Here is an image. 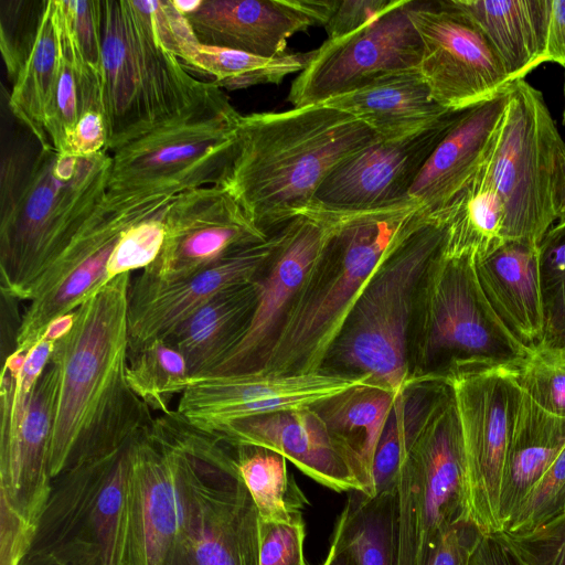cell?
Listing matches in <instances>:
<instances>
[{"label": "cell", "mask_w": 565, "mask_h": 565, "mask_svg": "<svg viewBox=\"0 0 565 565\" xmlns=\"http://www.w3.org/2000/svg\"><path fill=\"white\" fill-rule=\"evenodd\" d=\"M130 273L115 277L75 310L50 358L58 371L49 467L52 480L106 458L152 425L150 407L127 381Z\"/></svg>", "instance_id": "1"}, {"label": "cell", "mask_w": 565, "mask_h": 565, "mask_svg": "<svg viewBox=\"0 0 565 565\" xmlns=\"http://www.w3.org/2000/svg\"><path fill=\"white\" fill-rule=\"evenodd\" d=\"M377 139L362 121L323 104L241 115L234 159L218 185L270 236L310 209L341 161Z\"/></svg>", "instance_id": "2"}, {"label": "cell", "mask_w": 565, "mask_h": 565, "mask_svg": "<svg viewBox=\"0 0 565 565\" xmlns=\"http://www.w3.org/2000/svg\"><path fill=\"white\" fill-rule=\"evenodd\" d=\"M330 215L331 228L320 260L287 313L259 372L290 375L321 371L371 278L429 216L413 199L388 207Z\"/></svg>", "instance_id": "3"}, {"label": "cell", "mask_w": 565, "mask_h": 565, "mask_svg": "<svg viewBox=\"0 0 565 565\" xmlns=\"http://www.w3.org/2000/svg\"><path fill=\"white\" fill-rule=\"evenodd\" d=\"M111 156L74 157L40 147L23 178L1 190V291L18 300L84 226L106 196Z\"/></svg>", "instance_id": "4"}, {"label": "cell", "mask_w": 565, "mask_h": 565, "mask_svg": "<svg viewBox=\"0 0 565 565\" xmlns=\"http://www.w3.org/2000/svg\"><path fill=\"white\" fill-rule=\"evenodd\" d=\"M105 150L168 121L189 107L207 82L177 55L157 1L99 0Z\"/></svg>", "instance_id": "5"}, {"label": "cell", "mask_w": 565, "mask_h": 565, "mask_svg": "<svg viewBox=\"0 0 565 565\" xmlns=\"http://www.w3.org/2000/svg\"><path fill=\"white\" fill-rule=\"evenodd\" d=\"M157 420L180 451L183 513L169 565H259L260 518L234 447L177 412Z\"/></svg>", "instance_id": "6"}, {"label": "cell", "mask_w": 565, "mask_h": 565, "mask_svg": "<svg viewBox=\"0 0 565 565\" xmlns=\"http://www.w3.org/2000/svg\"><path fill=\"white\" fill-rule=\"evenodd\" d=\"M530 352L486 299L475 258L446 256L443 248L415 299L408 345L412 377L514 367Z\"/></svg>", "instance_id": "7"}, {"label": "cell", "mask_w": 565, "mask_h": 565, "mask_svg": "<svg viewBox=\"0 0 565 565\" xmlns=\"http://www.w3.org/2000/svg\"><path fill=\"white\" fill-rule=\"evenodd\" d=\"M445 237L443 221L429 215L397 246L360 295L322 370L365 375L393 392L412 380L408 345L415 299Z\"/></svg>", "instance_id": "8"}, {"label": "cell", "mask_w": 565, "mask_h": 565, "mask_svg": "<svg viewBox=\"0 0 565 565\" xmlns=\"http://www.w3.org/2000/svg\"><path fill=\"white\" fill-rule=\"evenodd\" d=\"M239 114L213 81L168 121L110 152L109 193L218 185L235 154Z\"/></svg>", "instance_id": "9"}, {"label": "cell", "mask_w": 565, "mask_h": 565, "mask_svg": "<svg viewBox=\"0 0 565 565\" xmlns=\"http://www.w3.org/2000/svg\"><path fill=\"white\" fill-rule=\"evenodd\" d=\"M396 495L398 565H428L445 534L471 521L460 425L445 381L419 424Z\"/></svg>", "instance_id": "10"}, {"label": "cell", "mask_w": 565, "mask_h": 565, "mask_svg": "<svg viewBox=\"0 0 565 565\" xmlns=\"http://www.w3.org/2000/svg\"><path fill=\"white\" fill-rule=\"evenodd\" d=\"M561 138L541 92L524 78L511 82L501 124L477 171L502 200L505 241L540 244L556 222L552 174Z\"/></svg>", "instance_id": "11"}, {"label": "cell", "mask_w": 565, "mask_h": 565, "mask_svg": "<svg viewBox=\"0 0 565 565\" xmlns=\"http://www.w3.org/2000/svg\"><path fill=\"white\" fill-rule=\"evenodd\" d=\"M131 440L106 458L53 479L30 551L51 556L62 565H124Z\"/></svg>", "instance_id": "12"}, {"label": "cell", "mask_w": 565, "mask_h": 565, "mask_svg": "<svg viewBox=\"0 0 565 565\" xmlns=\"http://www.w3.org/2000/svg\"><path fill=\"white\" fill-rule=\"evenodd\" d=\"M174 194L109 193L34 284L12 352L26 353L57 317L104 286L107 264L130 226L163 211Z\"/></svg>", "instance_id": "13"}, {"label": "cell", "mask_w": 565, "mask_h": 565, "mask_svg": "<svg viewBox=\"0 0 565 565\" xmlns=\"http://www.w3.org/2000/svg\"><path fill=\"white\" fill-rule=\"evenodd\" d=\"M463 445L470 519L482 533L501 532V479L523 391L511 367L451 372Z\"/></svg>", "instance_id": "14"}, {"label": "cell", "mask_w": 565, "mask_h": 565, "mask_svg": "<svg viewBox=\"0 0 565 565\" xmlns=\"http://www.w3.org/2000/svg\"><path fill=\"white\" fill-rule=\"evenodd\" d=\"M401 3L363 29L338 40H327L312 52L290 86L294 107L321 104L360 89L390 75L417 70L420 38L407 4Z\"/></svg>", "instance_id": "15"}, {"label": "cell", "mask_w": 565, "mask_h": 565, "mask_svg": "<svg viewBox=\"0 0 565 565\" xmlns=\"http://www.w3.org/2000/svg\"><path fill=\"white\" fill-rule=\"evenodd\" d=\"M422 42L419 72L433 98L458 113L503 92L511 79L480 30L447 4L409 1Z\"/></svg>", "instance_id": "16"}, {"label": "cell", "mask_w": 565, "mask_h": 565, "mask_svg": "<svg viewBox=\"0 0 565 565\" xmlns=\"http://www.w3.org/2000/svg\"><path fill=\"white\" fill-rule=\"evenodd\" d=\"M182 513L179 447L154 418L130 443L124 565H169Z\"/></svg>", "instance_id": "17"}, {"label": "cell", "mask_w": 565, "mask_h": 565, "mask_svg": "<svg viewBox=\"0 0 565 565\" xmlns=\"http://www.w3.org/2000/svg\"><path fill=\"white\" fill-rule=\"evenodd\" d=\"M331 223L330 214L308 210L278 228V244L258 278L253 316L235 345L209 374L262 369L287 313L320 260Z\"/></svg>", "instance_id": "18"}, {"label": "cell", "mask_w": 565, "mask_h": 565, "mask_svg": "<svg viewBox=\"0 0 565 565\" xmlns=\"http://www.w3.org/2000/svg\"><path fill=\"white\" fill-rule=\"evenodd\" d=\"M370 382L365 375L328 370L290 375L259 371L206 374L191 379L175 412L191 426L211 431L231 422L312 406Z\"/></svg>", "instance_id": "19"}, {"label": "cell", "mask_w": 565, "mask_h": 565, "mask_svg": "<svg viewBox=\"0 0 565 565\" xmlns=\"http://www.w3.org/2000/svg\"><path fill=\"white\" fill-rule=\"evenodd\" d=\"M163 223L162 248L142 271L162 281L192 276L227 254L269 237L222 185L178 193L164 211Z\"/></svg>", "instance_id": "20"}, {"label": "cell", "mask_w": 565, "mask_h": 565, "mask_svg": "<svg viewBox=\"0 0 565 565\" xmlns=\"http://www.w3.org/2000/svg\"><path fill=\"white\" fill-rule=\"evenodd\" d=\"M458 113L413 136L377 139L352 153L323 180L309 210L349 214L412 200V186Z\"/></svg>", "instance_id": "21"}, {"label": "cell", "mask_w": 565, "mask_h": 565, "mask_svg": "<svg viewBox=\"0 0 565 565\" xmlns=\"http://www.w3.org/2000/svg\"><path fill=\"white\" fill-rule=\"evenodd\" d=\"M279 241L234 250L186 278L162 281L140 274L128 295L129 358L156 340L167 339L183 321L226 288L262 276Z\"/></svg>", "instance_id": "22"}, {"label": "cell", "mask_w": 565, "mask_h": 565, "mask_svg": "<svg viewBox=\"0 0 565 565\" xmlns=\"http://www.w3.org/2000/svg\"><path fill=\"white\" fill-rule=\"evenodd\" d=\"M339 0H201L185 17L198 42L249 54H287V41L316 24L326 25Z\"/></svg>", "instance_id": "23"}, {"label": "cell", "mask_w": 565, "mask_h": 565, "mask_svg": "<svg viewBox=\"0 0 565 565\" xmlns=\"http://www.w3.org/2000/svg\"><path fill=\"white\" fill-rule=\"evenodd\" d=\"M205 433L232 446L274 450L337 492H363L351 460L312 406L235 420Z\"/></svg>", "instance_id": "24"}, {"label": "cell", "mask_w": 565, "mask_h": 565, "mask_svg": "<svg viewBox=\"0 0 565 565\" xmlns=\"http://www.w3.org/2000/svg\"><path fill=\"white\" fill-rule=\"evenodd\" d=\"M58 371L49 363L25 406L15 440L0 448V504L36 530L52 490L49 457Z\"/></svg>", "instance_id": "25"}, {"label": "cell", "mask_w": 565, "mask_h": 565, "mask_svg": "<svg viewBox=\"0 0 565 565\" xmlns=\"http://www.w3.org/2000/svg\"><path fill=\"white\" fill-rule=\"evenodd\" d=\"M508 99L509 86L457 114L409 192L426 213L440 212L473 178L491 149Z\"/></svg>", "instance_id": "26"}, {"label": "cell", "mask_w": 565, "mask_h": 565, "mask_svg": "<svg viewBox=\"0 0 565 565\" xmlns=\"http://www.w3.org/2000/svg\"><path fill=\"white\" fill-rule=\"evenodd\" d=\"M480 288L507 329L526 348L544 334L539 244L512 239L476 262Z\"/></svg>", "instance_id": "27"}, {"label": "cell", "mask_w": 565, "mask_h": 565, "mask_svg": "<svg viewBox=\"0 0 565 565\" xmlns=\"http://www.w3.org/2000/svg\"><path fill=\"white\" fill-rule=\"evenodd\" d=\"M321 104L353 116L383 140L413 136L452 113L433 98L418 68L390 75Z\"/></svg>", "instance_id": "28"}, {"label": "cell", "mask_w": 565, "mask_h": 565, "mask_svg": "<svg viewBox=\"0 0 565 565\" xmlns=\"http://www.w3.org/2000/svg\"><path fill=\"white\" fill-rule=\"evenodd\" d=\"M483 34L511 82L546 62L551 0H445Z\"/></svg>", "instance_id": "29"}, {"label": "cell", "mask_w": 565, "mask_h": 565, "mask_svg": "<svg viewBox=\"0 0 565 565\" xmlns=\"http://www.w3.org/2000/svg\"><path fill=\"white\" fill-rule=\"evenodd\" d=\"M258 278L215 295L167 339L184 358L191 377L211 373L245 331L255 310Z\"/></svg>", "instance_id": "30"}, {"label": "cell", "mask_w": 565, "mask_h": 565, "mask_svg": "<svg viewBox=\"0 0 565 565\" xmlns=\"http://www.w3.org/2000/svg\"><path fill=\"white\" fill-rule=\"evenodd\" d=\"M564 447L565 418L544 411L523 393L501 479V531Z\"/></svg>", "instance_id": "31"}, {"label": "cell", "mask_w": 565, "mask_h": 565, "mask_svg": "<svg viewBox=\"0 0 565 565\" xmlns=\"http://www.w3.org/2000/svg\"><path fill=\"white\" fill-rule=\"evenodd\" d=\"M398 393L370 382L312 405L351 460L363 493L371 497L373 458Z\"/></svg>", "instance_id": "32"}, {"label": "cell", "mask_w": 565, "mask_h": 565, "mask_svg": "<svg viewBox=\"0 0 565 565\" xmlns=\"http://www.w3.org/2000/svg\"><path fill=\"white\" fill-rule=\"evenodd\" d=\"M60 64L52 0L42 1L30 49L12 81L8 99L14 117L33 135L40 147L51 146L44 119L56 89Z\"/></svg>", "instance_id": "33"}, {"label": "cell", "mask_w": 565, "mask_h": 565, "mask_svg": "<svg viewBox=\"0 0 565 565\" xmlns=\"http://www.w3.org/2000/svg\"><path fill=\"white\" fill-rule=\"evenodd\" d=\"M60 54L71 65L81 116L103 110L99 0H52Z\"/></svg>", "instance_id": "34"}, {"label": "cell", "mask_w": 565, "mask_h": 565, "mask_svg": "<svg viewBox=\"0 0 565 565\" xmlns=\"http://www.w3.org/2000/svg\"><path fill=\"white\" fill-rule=\"evenodd\" d=\"M332 543L344 548L355 565H398L396 491L373 497L349 492Z\"/></svg>", "instance_id": "35"}, {"label": "cell", "mask_w": 565, "mask_h": 565, "mask_svg": "<svg viewBox=\"0 0 565 565\" xmlns=\"http://www.w3.org/2000/svg\"><path fill=\"white\" fill-rule=\"evenodd\" d=\"M177 54L188 70L209 75L218 87L231 90L259 84H279L285 77L300 73L312 56L310 52L264 57L200 44L194 33L179 42Z\"/></svg>", "instance_id": "36"}, {"label": "cell", "mask_w": 565, "mask_h": 565, "mask_svg": "<svg viewBox=\"0 0 565 565\" xmlns=\"http://www.w3.org/2000/svg\"><path fill=\"white\" fill-rule=\"evenodd\" d=\"M232 446V445H231ZM241 477L263 522H303L308 503L287 467V459L258 446H233Z\"/></svg>", "instance_id": "37"}, {"label": "cell", "mask_w": 565, "mask_h": 565, "mask_svg": "<svg viewBox=\"0 0 565 565\" xmlns=\"http://www.w3.org/2000/svg\"><path fill=\"white\" fill-rule=\"evenodd\" d=\"M127 381L151 409L168 414L172 396L183 393L191 375L182 354L166 340H156L130 356Z\"/></svg>", "instance_id": "38"}, {"label": "cell", "mask_w": 565, "mask_h": 565, "mask_svg": "<svg viewBox=\"0 0 565 565\" xmlns=\"http://www.w3.org/2000/svg\"><path fill=\"white\" fill-rule=\"evenodd\" d=\"M539 249L544 309V334L540 344L565 349V221L554 223Z\"/></svg>", "instance_id": "39"}, {"label": "cell", "mask_w": 565, "mask_h": 565, "mask_svg": "<svg viewBox=\"0 0 565 565\" xmlns=\"http://www.w3.org/2000/svg\"><path fill=\"white\" fill-rule=\"evenodd\" d=\"M511 370L524 394L565 418V349L540 344Z\"/></svg>", "instance_id": "40"}, {"label": "cell", "mask_w": 565, "mask_h": 565, "mask_svg": "<svg viewBox=\"0 0 565 565\" xmlns=\"http://www.w3.org/2000/svg\"><path fill=\"white\" fill-rule=\"evenodd\" d=\"M565 514V447L504 523L508 534L530 532Z\"/></svg>", "instance_id": "41"}, {"label": "cell", "mask_w": 565, "mask_h": 565, "mask_svg": "<svg viewBox=\"0 0 565 565\" xmlns=\"http://www.w3.org/2000/svg\"><path fill=\"white\" fill-rule=\"evenodd\" d=\"M166 209L125 231L107 264L104 285L119 275L145 269L157 258L164 242Z\"/></svg>", "instance_id": "42"}, {"label": "cell", "mask_w": 565, "mask_h": 565, "mask_svg": "<svg viewBox=\"0 0 565 565\" xmlns=\"http://www.w3.org/2000/svg\"><path fill=\"white\" fill-rule=\"evenodd\" d=\"M500 533L523 565H565V514L530 532Z\"/></svg>", "instance_id": "43"}, {"label": "cell", "mask_w": 565, "mask_h": 565, "mask_svg": "<svg viewBox=\"0 0 565 565\" xmlns=\"http://www.w3.org/2000/svg\"><path fill=\"white\" fill-rule=\"evenodd\" d=\"M60 60L58 81L45 115L44 130L50 145L62 152L68 135L79 120L81 113L73 70L61 54Z\"/></svg>", "instance_id": "44"}, {"label": "cell", "mask_w": 565, "mask_h": 565, "mask_svg": "<svg viewBox=\"0 0 565 565\" xmlns=\"http://www.w3.org/2000/svg\"><path fill=\"white\" fill-rule=\"evenodd\" d=\"M305 522L276 523L260 520L259 565H301L303 554Z\"/></svg>", "instance_id": "45"}, {"label": "cell", "mask_w": 565, "mask_h": 565, "mask_svg": "<svg viewBox=\"0 0 565 565\" xmlns=\"http://www.w3.org/2000/svg\"><path fill=\"white\" fill-rule=\"evenodd\" d=\"M402 0H339L326 26L328 39L352 34L398 6Z\"/></svg>", "instance_id": "46"}, {"label": "cell", "mask_w": 565, "mask_h": 565, "mask_svg": "<svg viewBox=\"0 0 565 565\" xmlns=\"http://www.w3.org/2000/svg\"><path fill=\"white\" fill-rule=\"evenodd\" d=\"M35 529L0 504V565H19L30 552Z\"/></svg>", "instance_id": "47"}, {"label": "cell", "mask_w": 565, "mask_h": 565, "mask_svg": "<svg viewBox=\"0 0 565 565\" xmlns=\"http://www.w3.org/2000/svg\"><path fill=\"white\" fill-rule=\"evenodd\" d=\"M107 131L102 114L87 111L79 117L75 128L68 135L62 153L74 157H87L105 150Z\"/></svg>", "instance_id": "48"}, {"label": "cell", "mask_w": 565, "mask_h": 565, "mask_svg": "<svg viewBox=\"0 0 565 565\" xmlns=\"http://www.w3.org/2000/svg\"><path fill=\"white\" fill-rule=\"evenodd\" d=\"M482 532L472 521H465L450 529L428 565H467V561Z\"/></svg>", "instance_id": "49"}, {"label": "cell", "mask_w": 565, "mask_h": 565, "mask_svg": "<svg viewBox=\"0 0 565 565\" xmlns=\"http://www.w3.org/2000/svg\"><path fill=\"white\" fill-rule=\"evenodd\" d=\"M467 565H523L500 532L482 533Z\"/></svg>", "instance_id": "50"}, {"label": "cell", "mask_w": 565, "mask_h": 565, "mask_svg": "<svg viewBox=\"0 0 565 565\" xmlns=\"http://www.w3.org/2000/svg\"><path fill=\"white\" fill-rule=\"evenodd\" d=\"M545 60L565 68V0H551Z\"/></svg>", "instance_id": "51"}, {"label": "cell", "mask_w": 565, "mask_h": 565, "mask_svg": "<svg viewBox=\"0 0 565 565\" xmlns=\"http://www.w3.org/2000/svg\"><path fill=\"white\" fill-rule=\"evenodd\" d=\"M552 201L556 222L565 221V142L561 138L556 145L553 174Z\"/></svg>", "instance_id": "52"}, {"label": "cell", "mask_w": 565, "mask_h": 565, "mask_svg": "<svg viewBox=\"0 0 565 565\" xmlns=\"http://www.w3.org/2000/svg\"><path fill=\"white\" fill-rule=\"evenodd\" d=\"M322 565H355L351 555L341 546L331 543Z\"/></svg>", "instance_id": "53"}, {"label": "cell", "mask_w": 565, "mask_h": 565, "mask_svg": "<svg viewBox=\"0 0 565 565\" xmlns=\"http://www.w3.org/2000/svg\"><path fill=\"white\" fill-rule=\"evenodd\" d=\"M19 565H62L51 556L30 551Z\"/></svg>", "instance_id": "54"}, {"label": "cell", "mask_w": 565, "mask_h": 565, "mask_svg": "<svg viewBox=\"0 0 565 565\" xmlns=\"http://www.w3.org/2000/svg\"><path fill=\"white\" fill-rule=\"evenodd\" d=\"M174 8L183 15L192 13L201 4V0H172Z\"/></svg>", "instance_id": "55"}, {"label": "cell", "mask_w": 565, "mask_h": 565, "mask_svg": "<svg viewBox=\"0 0 565 565\" xmlns=\"http://www.w3.org/2000/svg\"><path fill=\"white\" fill-rule=\"evenodd\" d=\"M301 565H309V564H308V562H305V563H303V564H301Z\"/></svg>", "instance_id": "56"}, {"label": "cell", "mask_w": 565, "mask_h": 565, "mask_svg": "<svg viewBox=\"0 0 565 565\" xmlns=\"http://www.w3.org/2000/svg\"><path fill=\"white\" fill-rule=\"evenodd\" d=\"M564 124H565V109H564Z\"/></svg>", "instance_id": "57"}]
</instances>
